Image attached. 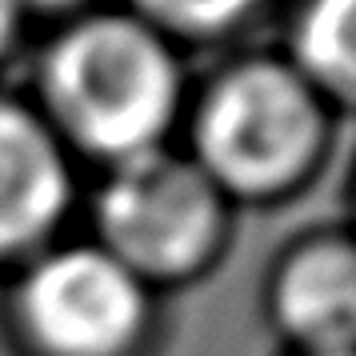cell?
Returning a JSON list of instances; mask_svg holds the SVG:
<instances>
[{
  "mask_svg": "<svg viewBox=\"0 0 356 356\" xmlns=\"http://www.w3.org/2000/svg\"><path fill=\"white\" fill-rule=\"evenodd\" d=\"M24 56L20 92L84 177L180 140L193 56L124 4L33 36Z\"/></svg>",
  "mask_w": 356,
  "mask_h": 356,
  "instance_id": "cell-1",
  "label": "cell"
},
{
  "mask_svg": "<svg viewBox=\"0 0 356 356\" xmlns=\"http://www.w3.org/2000/svg\"><path fill=\"white\" fill-rule=\"evenodd\" d=\"M344 116L273 44H241L193 76L177 145L236 212L280 209L324 177Z\"/></svg>",
  "mask_w": 356,
  "mask_h": 356,
  "instance_id": "cell-2",
  "label": "cell"
},
{
  "mask_svg": "<svg viewBox=\"0 0 356 356\" xmlns=\"http://www.w3.org/2000/svg\"><path fill=\"white\" fill-rule=\"evenodd\" d=\"M88 177L81 232L164 300L209 280L232 252L241 212L180 145Z\"/></svg>",
  "mask_w": 356,
  "mask_h": 356,
  "instance_id": "cell-3",
  "label": "cell"
},
{
  "mask_svg": "<svg viewBox=\"0 0 356 356\" xmlns=\"http://www.w3.org/2000/svg\"><path fill=\"white\" fill-rule=\"evenodd\" d=\"M168 300L84 232H65L0 276L8 356H164Z\"/></svg>",
  "mask_w": 356,
  "mask_h": 356,
  "instance_id": "cell-4",
  "label": "cell"
},
{
  "mask_svg": "<svg viewBox=\"0 0 356 356\" xmlns=\"http://www.w3.org/2000/svg\"><path fill=\"white\" fill-rule=\"evenodd\" d=\"M260 316L284 356H353L356 244L344 225H316L280 244L260 280Z\"/></svg>",
  "mask_w": 356,
  "mask_h": 356,
  "instance_id": "cell-5",
  "label": "cell"
},
{
  "mask_svg": "<svg viewBox=\"0 0 356 356\" xmlns=\"http://www.w3.org/2000/svg\"><path fill=\"white\" fill-rule=\"evenodd\" d=\"M84 172L20 88L0 84V276L72 232Z\"/></svg>",
  "mask_w": 356,
  "mask_h": 356,
  "instance_id": "cell-6",
  "label": "cell"
},
{
  "mask_svg": "<svg viewBox=\"0 0 356 356\" xmlns=\"http://www.w3.org/2000/svg\"><path fill=\"white\" fill-rule=\"evenodd\" d=\"M273 49L340 113L356 92V0H280Z\"/></svg>",
  "mask_w": 356,
  "mask_h": 356,
  "instance_id": "cell-7",
  "label": "cell"
},
{
  "mask_svg": "<svg viewBox=\"0 0 356 356\" xmlns=\"http://www.w3.org/2000/svg\"><path fill=\"white\" fill-rule=\"evenodd\" d=\"M116 4L161 29L188 56L196 52L220 56L228 49H241L280 8V0H116Z\"/></svg>",
  "mask_w": 356,
  "mask_h": 356,
  "instance_id": "cell-8",
  "label": "cell"
},
{
  "mask_svg": "<svg viewBox=\"0 0 356 356\" xmlns=\"http://www.w3.org/2000/svg\"><path fill=\"white\" fill-rule=\"evenodd\" d=\"M29 44H33V24L24 17L20 0H0V84H4V72L29 52Z\"/></svg>",
  "mask_w": 356,
  "mask_h": 356,
  "instance_id": "cell-9",
  "label": "cell"
},
{
  "mask_svg": "<svg viewBox=\"0 0 356 356\" xmlns=\"http://www.w3.org/2000/svg\"><path fill=\"white\" fill-rule=\"evenodd\" d=\"M97 4H104V0H20L24 17H29V24H33V36L84 17V13H92Z\"/></svg>",
  "mask_w": 356,
  "mask_h": 356,
  "instance_id": "cell-10",
  "label": "cell"
}]
</instances>
